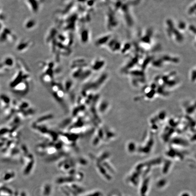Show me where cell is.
<instances>
[{"mask_svg": "<svg viewBox=\"0 0 196 196\" xmlns=\"http://www.w3.org/2000/svg\"><path fill=\"white\" fill-rule=\"evenodd\" d=\"M60 189L66 196H79L84 192V186L80 182H71L59 185Z\"/></svg>", "mask_w": 196, "mask_h": 196, "instance_id": "cell-1", "label": "cell"}, {"mask_svg": "<svg viewBox=\"0 0 196 196\" xmlns=\"http://www.w3.org/2000/svg\"><path fill=\"white\" fill-rule=\"evenodd\" d=\"M25 167L23 170V174L24 176H28L30 175L34 168L35 161L34 158L31 155L28 156L26 158V161H25Z\"/></svg>", "mask_w": 196, "mask_h": 196, "instance_id": "cell-2", "label": "cell"}, {"mask_svg": "<svg viewBox=\"0 0 196 196\" xmlns=\"http://www.w3.org/2000/svg\"><path fill=\"white\" fill-rule=\"evenodd\" d=\"M53 186L51 183L46 182L40 188V196H51L53 193Z\"/></svg>", "mask_w": 196, "mask_h": 196, "instance_id": "cell-3", "label": "cell"}, {"mask_svg": "<svg viewBox=\"0 0 196 196\" xmlns=\"http://www.w3.org/2000/svg\"><path fill=\"white\" fill-rule=\"evenodd\" d=\"M90 38V32L88 29L84 28L82 29L81 33H80V40L82 43L86 44L89 42Z\"/></svg>", "mask_w": 196, "mask_h": 196, "instance_id": "cell-4", "label": "cell"}, {"mask_svg": "<svg viewBox=\"0 0 196 196\" xmlns=\"http://www.w3.org/2000/svg\"><path fill=\"white\" fill-rule=\"evenodd\" d=\"M105 64L104 60L100 58H98L93 61L91 65V68L93 70H100V68L103 67V65Z\"/></svg>", "mask_w": 196, "mask_h": 196, "instance_id": "cell-5", "label": "cell"}, {"mask_svg": "<svg viewBox=\"0 0 196 196\" xmlns=\"http://www.w3.org/2000/svg\"><path fill=\"white\" fill-rule=\"evenodd\" d=\"M36 25V21L32 19L26 20L25 23V27L27 29H30L34 28Z\"/></svg>", "mask_w": 196, "mask_h": 196, "instance_id": "cell-6", "label": "cell"}, {"mask_svg": "<svg viewBox=\"0 0 196 196\" xmlns=\"http://www.w3.org/2000/svg\"><path fill=\"white\" fill-rule=\"evenodd\" d=\"M101 194L99 191L95 192H88V193H84L81 194L79 196H100Z\"/></svg>", "mask_w": 196, "mask_h": 196, "instance_id": "cell-7", "label": "cell"}, {"mask_svg": "<svg viewBox=\"0 0 196 196\" xmlns=\"http://www.w3.org/2000/svg\"><path fill=\"white\" fill-rule=\"evenodd\" d=\"M178 29L182 30H185L186 28V23L183 21H179L178 25Z\"/></svg>", "mask_w": 196, "mask_h": 196, "instance_id": "cell-8", "label": "cell"}, {"mask_svg": "<svg viewBox=\"0 0 196 196\" xmlns=\"http://www.w3.org/2000/svg\"><path fill=\"white\" fill-rule=\"evenodd\" d=\"M19 196H29V195L26 191H21Z\"/></svg>", "mask_w": 196, "mask_h": 196, "instance_id": "cell-9", "label": "cell"}, {"mask_svg": "<svg viewBox=\"0 0 196 196\" xmlns=\"http://www.w3.org/2000/svg\"><path fill=\"white\" fill-rule=\"evenodd\" d=\"M181 196H190L188 194V193H184V194H182V195Z\"/></svg>", "mask_w": 196, "mask_h": 196, "instance_id": "cell-10", "label": "cell"}]
</instances>
